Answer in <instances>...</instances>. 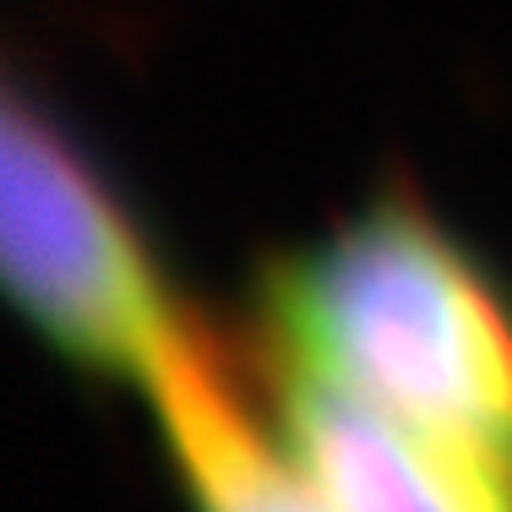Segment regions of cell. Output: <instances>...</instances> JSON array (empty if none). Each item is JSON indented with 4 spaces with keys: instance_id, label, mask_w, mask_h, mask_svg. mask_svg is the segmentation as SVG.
I'll return each instance as SVG.
<instances>
[{
    "instance_id": "7a4b0ae2",
    "label": "cell",
    "mask_w": 512,
    "mask_h": 512,
    "mask_svg": "<svg viewBox=\"0 0 512 512\" xmlns=\"http://www.w3.org/2000/svg\"><path fill=\"white\" fill-rule=\"evenodd\" d=\"M0 273L55 360L137 393L197 322L131 202L22 77L0 109Z\"/></svg>"
},
{
    "instance_id": "277c9868",
    "label": "cell",
    "mask_w": 512,
    "mask_h": 512,
    "mask_svg": "<svg viewBox=\"0 0 512 512\" xmlns=\"http://www.w3.org/2000/svg\"><path fill=\"white\" fill-rule=\"evenodd\" d=\"M186 512H333L256 404L246 365L197 316L142 387Z\"/></svg>"
},
{
    "instance_id": "6da1fadb",
    "label": "cell",
    "mask_w": 512,
    "mask_h": 512,
    "mask_svg": "<svg viewBox=\"0 0 512 512\" xmlns=\"http://www.w3.org/2000/svg\"><path fill=\"white\" fill-rule=\"evenodd\" d=\"M235 344L398 420L512 442V289L404 186L267 256Z\"/></svg>"
},
{
    "instance_id": "3957f363",
    "label": "cell",
    "mask_w": 512,
    "mask_h": 512,
    "mask_svg": "<svg viewBox=\"0 0 512 512\" xmlns=\"http://www.w3.org/2000/svg\"><path fill=\"white\" fill-rule=\"evenodd\" d=\"M235 355L333 512H512V442L398 420L344 387L251 360L240 344Z\"/></svg>"
}]
</instances>
